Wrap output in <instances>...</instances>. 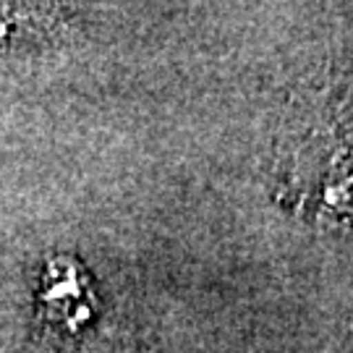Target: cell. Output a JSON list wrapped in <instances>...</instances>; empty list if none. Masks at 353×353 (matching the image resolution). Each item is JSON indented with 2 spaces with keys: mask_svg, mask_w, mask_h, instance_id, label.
I'll return each mask as SVG.
<instances>
[{
  "mask_svg": "<svg viewBox=\"0 0 353 353\" xmlns=\"http://www.w3.org/2000/svg\"><path fill=\"white\" fill-rule=\"evenodd\" d=\"M39 319L58 332H79L94 314V293L76 259H50L39 278Z\"/></svg>",
  "mask_w": 353,
  "mask_h": 353,
  "instance_id": "6da1fadb",
  "label": "cell"
},
{
  "mask_svg": "<svg viewBox=\"0 0 353 353\" xmlns=\"http://www.w3.org/2000/svg\"><path fill=\"white\" fill-rule=\"evenodd\" d=\"M39 8H8V6H0V48L6 42L13 39H34L39 37V32L45 34L50 26L63 24V16L58 13H37Z\"/></svg>",
  "mask_w": 353,
  "mask_h": 353,
  "instance_id": "7a4b0ae2",
  "label": "cell"
}]
</instances>
